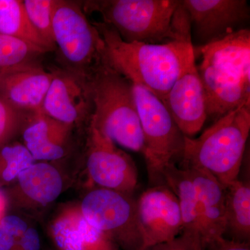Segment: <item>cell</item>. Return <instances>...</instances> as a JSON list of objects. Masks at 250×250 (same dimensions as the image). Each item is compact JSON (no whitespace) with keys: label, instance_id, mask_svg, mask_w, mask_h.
I'll list each match as a JSON object with an SVG mask.
<instances>
[{"label":"cell","instance_id":"1","mask_svg":"<svg viewBox=\"0 0 250 250\" xmlns=\"http://www.w3.org/2000/svg\"><path fill=\"white\" fill-rule=\"evenodd\" d=\"M93 24L104 42L112 68L162 102L179 75L195 59L188 16L178 36L161 44L125 42L108 24Z\"/></svg>","mask_w":250,"mask_h":250},{"label":"cell","instance_id":"2","mask_svg":"<svg viewBox=\"0 0 250 250\" xmlns=\"http://www.w3.org/2000/svg\"><path fill=\"white\" fill-rule=\"evenodd\" d=\"M194 52L201 56L197 69L205 91L207 118L218 121L250 103L249 29H239L197 48L194 47Z\"/></svg>","mask_w":250,"mask_h":250},{"label":"cell","instance_id":"3","mask_svg":"<svg viewBox=\"0 0 250 250\" xmlns=\"http://www.w3.org/2000/svg\"><path fill=\"white\" fill-rule=\"evenodd\" d=\"M250 131V103L230 111L197 139L185 136L181 166L208 172L225 186L238 174Z\"/></svg>","mask_w":250,"mask_h":250},{"label":"cell","instance_id":"4","mask_svg":"<svg viewBox=\"0 0 250 250\" xmlns=\"http://www.w3.org/2000/svg\"><path fill=\"white\" fill-rule=\"evenodd\" d=\"M83 11H97L125 42L161 44L174 40L188 18L178 0L88 1Z\"/></svg>","mask_w":250,"mask_h":250},{"label":"cell","instance_id":"5","mask_svg":"<svg viewBox=\"0 0 250 250\" xmlns=\"http://www.w3.org/2000/svg\"><path fill=\"white\" fill-rule=\"evenodd\" d=\"M88 82L93 104L90 126L122 147L142 152L143 131L132 83L110 65Z\"/></svg>","mask_w":250,"mask_h":250},{"label":"cell","instance_id":"6","mask_svg":"<svg viewBox=\"0 0 250 250\" xmlns=\"http://www.w3.org/2000/svg\"><path fill=\"white\" fill-rule=\"evenodd\" d=\"M52 31L67 71L88 81L109 65L100 32L75 1L54 0Z\"/></svg>","mask_w":250,"mask_h":250},{"label":"cell","instance_id":"7","mask_svg":"<svg viewBox=\"0 0 250 250\" xmlns=\"http://www.w3.org/2000/svg\"><path fill=\"white\" fill-rule=\"evenodd\" d=\"M132 90L143 131L141 153L149 181L154 186L161 185L165 171L182 160L185 136L160 99L134 83Z\"/></svg>","mask_w":250,"mask_h":250},{"label":"cell","instance_id":"8","mask_svg":"<svg viewBox=\"0 0 250 250\" xmlns=\"http://www.w3.org/2000/svg\"><path fill=\"white\" fill-rule=\"evenodd\" d=\"M81 212L90 225L126 250L142 249L136 202L129 194L99 188L85 195Z\"/></svg>","mask_w":250,"mask_h":250},{"label":"cell","instance_id":"9","mask_svg":"<svg viewBox=\"0 0 250 250\" xmlns=\"http://www.w3.org/2000/svg\"><path fill=\"white\" fill-rule=\"evenodd\" d=\"M141 250L172 241L183 231L177 197L165 184L153 186L136 201Z\"/></svg>","mask_w":250,"mask_h":250},{"label":"cell","instance_id":"10","mask_svg":"<svg viewBox=\"0 0 250 250\" xmlns=\"http://www.w3.org/2000/svg\"><path fill=\"white\" fill-rule=\"evenodd\" d=\"M90 136L87 167L93 182L103 188L132 193L137 187L138 174L131 158L92 126Z\"/></svg>","mask_w":250,"mask_h":250},{"label":"cell","instance_id":"11","mask_svg":"<svg viewBox=\"0 0 250 250\" xmlns=\"http://www.w3.org/2000/svg\"><path fill=\"white\" fill-rule=\"evenodd\" d=\"M181 4L203 45L239 30L250 19L246 0H182Z\"/></svg>","mask_w":250,"mask_h":250},{"label":"cell","instance_id":"12","mask_svg":"<svg viewBox=\"0 0 250 250\" xmlns=\"http://www.w3.org/2000/svg\"><path fill=\"white\" fill-rule=\"evenodd\" d=\"M163 103L184 136L193 138L201 131L208 118L205 91L195 59L179 75Z\"/></svg>","mask_w":250,"mask_h":250},{"label":"cell","instance_id":"13","mask_svg":"<svg viewBox=\"0 0 250 250\" xmlns=\"http://www.w3.org/2000/svg\"><path fill=\"white\" fill-rule=\"evenodd\" d=\"M52 72L41 113L66 125L90 120L93 104L88 81L66 70Z\"/></svg>","mask_w":250,"mask_h":250},{"label":"cell","instance_id":"14","mask_svg":"<svg viewBox=\"0 0 250 250\" xmlns=\"http://www.w3.org/2000/svg\"><path fill=\"white\" fill-rule=\"evenodd\" d=\"M53 72L45 71L39 64H31L0 76V95L18 111L39 112Z\"/></svg>","mask_w":250,"mask_h":250},{"label":"cell","instance_id":"15","mask_svg":"<svg viewBox=\"0 0 250 250\" xmlns=\"http://www.w3.org/2000/svg\"><path fill=\"white\" fill-rule=\"evenodd\" d=\"M185 169L196 190L203 228V246L225 237V192L224 187L213 176L196 167L181 166Z\"/></svg>","mask_w":250,"mask_h":250},{"label":"cell","instance_id":"16","mask_svg":"<svg viewBox=\"0 0 250 250\" xmlns=\"http://www.w3.org/2000/svg\"><path fill=\"white\" fill-rule=\"evenodd\" d=\"M52 231L62 250H114L111 238L90 225L81 210H69L61 215Z\"/></svg>","mask_w":250,"mask_h":250},{"label":"cell","instance_id":"17","mask_svg":"<svg viewBox=\"0 0 250 250\" xmlns=\"http://www.w3.org/2000/svg\"><path fill=\"white\" fill-rule=\"evenodd\" d=\"M163 182L178 200L183 225L182 233L199 237L203 245V228L197 192L187 171L177 165L171 166L164 172Z\"/></svg>","mask_w":250,"mask_h":250},{"label":"cell","instance_id":"18","mask_svg":"<svg viewBox=\"0 0 250 250\" xmlns=\"http://www.w3.org/2000/svg\"><path fill=\"white\" fill-rule=\"evenodd\" d=\"M36 121L24 131L25 147L34 160L53 161L62 158L64 149L61 146L67 125L55 121L41 111Z\"/></svg>","mask_w":250,"mask_h":250},{"label":"cell","instance_id":"19","mask_svg":"<svg viewBox=\"0 0 250 250\" xmlns=\"http://www.w3.org/2000/svg\"><path fill=\"white\" fill-rule=\"evenodd\" d=\"M225 233L233 241L249 242L250 237V186L249 182L235 179L224 186Z\"/></svg>","mask_w":250,"mask_h":250},{"label":"cell","instance_id":"20","mask_svg":"<svg viewBox=\"0 0 250 250\" xmlns=\"http://www.w3.org/2000/svg\"><path fill=\"white\" fill-rule=\"evenodd\" d=\"M18 177L23 192L41 205L54 201L62 192V177L57 169L49 164H33Z\"/></svg>","mask_w":250,"mask_h":250},{"label":"cell","instance_id":"21","mask_svg":"<svg viewBox=\"0 0 250 250\" xmlns=\"http://www.w3.org/2000/svg\"><path fill=\"white\" fill-rule=\"evenodd\" d=\"M0 34L35 46L46 53L53 50L33 27L23 1L0 0Z\"/></svg>","mask_w":250,"mask_h":250},{"label":"cell","instance_id":"22","mask_svg":"<svg viewBox=\"0 0 250 250\" xmlns=\"http://www.w3.org/2000/svg\"><path fill=\"white\" fill-rule=\"evenodd\" d=\"M45 51L14 38L0 34V76L36 63Z\"/></svg>","mask_w":250,"mask_h":250},{"label":"cell","instance_id":"23","mask_svg":"<svg viewBox=\"0 0 250 250\" xmlns=\"http://www.w3.org/2000/svg\"><path fill=\"white\" fill-rule=\"evenodd\" d=\"M23 4L33 27L47 45L55 49L52 31L54 0H24Z\"/></svg>","mask_w":250,"mask_h":250},{"label":"cell","instance_id":"24","mask_svg":"<svg viewBox=\"0 0 250 250\" xmlns=\"http://www.w3.org/2000/svg\"><path fill=\"white\" fill-rule=\"evenodd\" d=\"M34 161L25 146H5L0 150V179L6 182L14 180L33 165Z\"/></svg>","mask_w":250,"mask_h":250},{"label":"cell","instance_id":"25","mask_svg":"<svg viewBox=\"0 0 250 250\" xmlns=\"http://www.w3.org/2000/svg\"><path fill=\"white\" fill-rule=\"evenodd\" d=\"M27 229L25 222L16 215H6L0 220V250H13L18 239Z\"/></svg>","mask_w":250,"mask_h":250},{"label":"cell","instance_id":"26","mask_svg":"<svg viewBox=\"0 0 250 250\" xmlns=\"http://www.w3.org/2000/svg\"><path fill=\"white\" fill-rule=\"evenodd\" d=\"M18 111L0 95V146L6 141L18 127L22 118Z\"/></svg>","mask_w":250,"mask_h":250},{"label":"cell","instance_id":"27","mask_svg":"<svg viewBox=\"0 0 250 250\" xmlns=\"http://www.w3.org/2000/svg\"><path fill=\"white\" fill-rule=\"evenodd\" d=\"M147 250H205L200 238L188 233H182L172 241L161 243Z\"/></svg>","mask_w":250,"mask_h":250},{"label":"cell","instance_id":"28","mask_svg":"<svg viewBox=\"0 0 250 250\" xmlns=\"http://www.w3.org/2000/svg\"><path fill=\"white\" fill-rule=\"evenodd\" d=\"M205 250H250L249 242L229 240L225 237L209 242L204 247Z\"/></svg>","mask_w":250,"mask_h":250},{"label":"cell","instance_id":"29","mask_svg":"<svg viewBox=\"0 0 250 250\" xmlns=\"http://www.w3.org/2000/svg\"><path fill=\"white\" fill-rule=\"evenodd\" d=\"M19 244L24 250H40L41 241L39 233L35 229H27L20 238Z\"/></svg>","mask_w":250,"mask_h":250},{"label":"cell","instance_id":"30","mask_svg":"<svg viewBox=\"0 0 250 250\" xmlns=\"http://www.w3.org/2000/svg\"><path fill=\"white\" fill-rule=\"evenodd\" d=\"M6 207V199L4 194L0 191V220L4 217Z\"/></svg>","mask_w":250,"mask_h":250}]
</instances>
